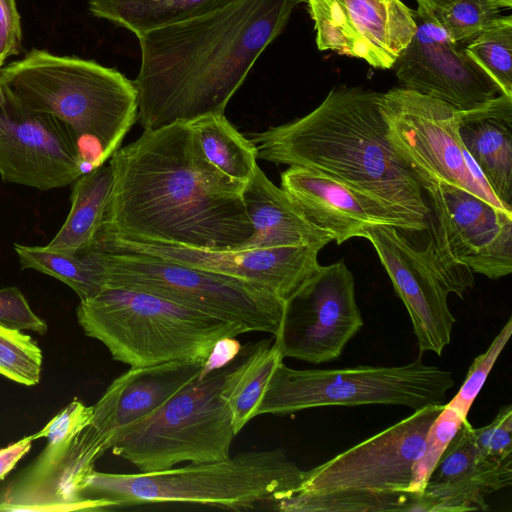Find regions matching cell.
Masks as SVG:
<instances>
[{
  "mask_svg": "<svg viewBox=\"0 0 512 512\" xmlns=\"http://www.w3.org/2000/svg\"><path fill=\"white\" fill-rule=\"evenodd\" d=\"M109 164L112 191L93 244L123 240L230 250L253 235L245 184L207 160L188 122L144 130Z\"/></svg>",
  "mask_w": 512,
  "mask_h": 512,
  "instance_id": "6da1fadb",
  "label": "cell"
},
{
  "mask_svg": "<svg viewBox=\"0 0 512 512\" xmlns=\"http://www.w3.org/2000/svg\"><path fill=\"white\" fill-rule=\"evenodd\" d=\"M302 0H234L204 15L137 36L134 84L144 130L190 122L225 108Z\"/></svg>",
  "mask_w": 512,
  "mask_h": 512,
  "instance_id": "7a4b0ae2",
  "label": "cell"
},
{
  "mask_svg": "<svg viewBox=\"0 0 512 512\" xmlns=\"http://www.w3.org/2000/svg\"><path fill=\"white\" fill-rule=\"evenodd\" d=\"M380 96L337 85L310 113L253 133L250 140L257 158L327 175L422 231L430 209L418 178L389 140Z\"/></svg>",
  "mask_w": 512,
  "mask_h": 512,
  "instance_id": "3957f363",
  "label": "cell"
},
{
  "mask_svg": "<svg viewBox=\"0 0 512 512\" xmlns=\"http://www.w3.org/2000/svg\"><path fill=\"white\" fill-rule=\"evenodd\" d=\"M0 83L70 130L84 173L104 165L137 120L134 81L93 60L32 49L0 69Z\"/></svg>",
  "mask_w": 512,
  "mask_h": 512,
  "instance_id": "277c9868",
  "label": "cell"
},
{
  "mask_svg": "<svg viewBox=\"0 0 512 512\" xmlns=\"http://www.w3.org/2000/svg\"><path fill=\"white\" fill-rule=\"evenodd\" d=\"M443 405H430L304 471L300 486L279 500L281 512L410 511L412 468Z\"/></svg>",
  "mask_w": 512,
  "mask_h": 512,
  "instance_id": "5b68a950",
  "label": "cell"
},
{
  "mask_svg": "<svg viewBox=\"0 0 512 512\" xmlns=\"http://www.w3.org/2000/svg\"><path fill=\"white\" fill-rule=\"evenodd\" d=\"M304 471L282 449L239 453L223 460L132 474L93 471L85 498L113 506L188 503L227 510L269 509L300 486Z\"/></svg>",
  "mask_w": 512,
  "mask_h": 512,
  "instance_id": "8992f818",
  "label": "cell"
},
{
  "mask_svg": "<svg viewBox=\"0 0 512 512\" xmlns=\"http://www.w3.org/2000/svg\"><path fill=\"white\" fill-rule=\"evenodd\" d=\"M76 315L88 337L130 367L205 361L218 340L246 333L239 325L157 295L115 286H105L94 297L80 301Z\"/></svg>",
  "mask_w": 512,
  "mask_h": 512,
  "instance_id": "52a82bcc",
  "label": "cell"
},
{
  "mask_svg": "<svg viewBox=\"0 0 512 512\" xmlns=\"http://www.w3.org/2000/svg\"><path fill=\"white\" fill-rule=\"evenodd\" d=\"M236 358L196 378L149 416L128 428L110 448L112 453L140 472L166 470L182 462H209L230 457L236 434L222 393Z\"/></svg>",
  "mask_w": 512,
  "mask_h": 512,
  "instance_id": "ba28073f",
  "label": "cell"
},
{
  "mask_svg": "<svg viewBox=\"0 0 512 512\" xmlns=\"http://www.w3.org/2000/svg\"><path fill=\"white\" fill-rule=\"evenodd\" d=\"M452 374L420 359L402 366L341 369L275 368L256 416L286 415L324 406L400 405L418 410L443 405Z\"/></svg>",
  "mask_w": 512,
  "mask_h": 512,
  "instance_id": "9c48e42d",
  "label": "cell"
},
{
  "mask_svg": "<svg viewBox=\"0 0 512 512\" xmlns=\"http://www.w3.org/2000/svg\"><path fill=\"white\" fill-rule=\"evenodd\" d=\"M105 286L148 292L242 327L278 333L284 300L248 281L160 257L124 251H93ZM104 286V287H105Z\"/></svg>",
  "mask_w": 512,
  "mask_h": 512,
  "instance_id": "30bf717a",
  "label": "cell"
},
{
  "mask_svg": "<svg viewBox=\"0 0 512 512\" xmlns=\"http://www.w3.org/2000/svg\"><path fill=\"white\" fill-rule=\"evenodd\" d=\"M424 191L432 214L427 249L449 293L462 298L473 272L493 280L512 272V212L445 182Z\"/></svg>",
  "mask_w": 512,
  "mask_h": 512,
  "instance_id": "8fae6325",
  "label": "cell"
},
{
  "mask_svg": "<svg viewBox=\"0 0 512 512\" xmlns=\"http://www.w3.org/2000/svg\"><path fill=\"white\" fill-rule=\"evenodd\" d=\"M379 106L390 142L412 169L423 191L445 182L506 210L461 141L460 111L403 87L381 93Z\"/></svg>",
  "mask_w": 512,
  "mask_h": 512,
  "instance_id": "7c38bea8",
  "label": "cell"
},
{
  "mask_svg": "<svg viewBox=\"0 0 512 512\" xmlns=\"http://www.w3.org/2000/svg\"><path fill=\"white\" fill-rule=\"evenodd\" d=\"M363 326L354 277L343 260L321 266L284 301L273 337L283 358L312 364L337 359Z\"/></svg>",
  "mask_w": 512,
  "mask_h": 512,
  "instance_id": "4fadbf2b",
  "label": "cell"
},
{
  "mask_svg": "<svg viewBox=\"0 0 512 512\" xmlns=\"http://www.w3.org/2000/svg\"><path fill=\"white\" fill-rule=\"evenodd\" d=\"M84 174L70 130L29 109L0 83V176L39 190L61 188Z\"/></svg>",
  "mask_w": 512,
  "mask_h": 512,
  "instance_id": "5bb4252c",
  "label": "cell"
},
{
  "mask_svg": "<svg viewBox=\"0 0 512 512\" xmlns=\"http://www.w3.org/2000/svg\"><path fill=\"white\" fill-rule=\"evenodd\" d=\"M320 250L313 246L208 250L106 240L94 243L89 251H124L160 257L248 281L285 301L319 267L317 256Z\"/></svg>",
  "mask_w": 512,
  "mask_h": 512,
  "instance_id": "9a60e30c",
  "label": "cell"
},
{
  "mask_svg": "<svg viewBox=\"0 0 512 512\" xmlns=\"http://www.w3.org/2000/svg\"><path fill=\"white\" fill-rule=\"evenodd\" d=\"M415 34L394 67L401 87L443 101L458 111L502 94L438 22L413 10Z\"/></svg>",
  "mask_w": 512,
  "mask_h": 512,
  "instance_id": "2e32d148",
  "label": "cell"
},
{
  "mask_svg": "<svg viewBox=\"0 0 512 512\" xmlns=\"http://www.w3.org/2000/svg\"><path fill=\"white\" fill-rule=\"evenodd\" d=\"M363 238L375 248L396 294L410 316L419 352L440 356L451 341L455 318L448 290L435 272L427 247L413 248L398 229L390 225L367 228Z\"/></svg>",
  "mask_w": 512,
  "mask_h": 512,
  "instance_id": "e0dca14e",
  "label": "cell"
},
{
  "mask_svg": "<svg viewBox=\"0 0 512 512\" xmlns=\"http://www.w3.org/2000/svg\"><path fill=\"white\" fill-rule=\"evenodd\" d=\"M107 442L90 424L68 450L45 466L30 465L0 497V511H76L114 507L105 499L85 498L88 476L107 450Z\"/></svg>",
  "mask_w": 512,
  "mask_h": 512,
  "instance_id": "ac0fdd59",
  "label": "cell"
},
{
  "mask_svg": "<svg viewBox=\"0 0 512 512\" xmlns=\"http://www.w3.org/2000/svg\"><path fill=\"white\" fill-rule=\"evenodd\" d=\"M281 188L306 218L338 245L354 237L363 238L365 230L375 225L416 231L379 201L311 169L290 166L281 174Z\"/></svg>",
  "mask_w": 512,
  "mask_h": 512,
  "instance_id": "d6986e66",
  "label": "cell"
},
{
  "mask_svg": "<svg viewBox=\"0 0 512 512\" xmlns=\"http://www.w3.org/2000/svg\"><path fill=\"white\" fill-rule=\"evenodd\" d=\"M204 362L184 359L130 367L111 382L93 405L91 425L111 448L128 428L198 378Z\"/></svg>",
  "mask_w": 512,
  "mask_h": 512,
  "instance_id": "ffe728a7",
  "label": "cell"
},
{
  "mask_svg": "<svg viewBox=\"0 0 512 512\" xmlns=\"http://www.w3.org/2000/svg\"><path fill=\"white\" fill-rule=\"evenodd\" d=\"M466 420L447 446L410 511L461 512L489 509L485 495L512 482V465L479 457Z\"/></svg>",
  "mask_w": 512,
  "mask_h": 512,
  "instance_id": "44dd1931",
  "label": "cell"
},
{
  "mask_svg": "<svg viewBox=\"0 0 512 512\" xmlns=\"http://www.w3.org/2000/svg\"><path fill=\"white\" fill-rule=\"evenodd\" d=\"M243 201L253 235L238 249L313 246L322 249L332 236L311 223L297 203L257 165L245 184Z\"/></svg>",
  "mask_w": 512,
  "mask_h": 512,
  "instance_id": "7402d4cb",
  "label": "cell"
},
{
  "mask_svg": "<svg viewBox=\"0 0 512 512\" xmlns=\"http://www.w3.org/2000/svg\"><path fill=\"white\" fill-rule=\"evenodd\" d=\"M461 141L504 208L512 212V97L460 111Z\"/></svg>",
  "mask_w": 512,
  "mask_h": 512,
  "instance_id": "603a6c76",
  "label": "cell"
},
{
  "mask_svg": "<svg viewBox=\"0 0 512 512\" xmlns=\"http://www.w3.org/2000/svg\"><path fill=\"white\" fill-rule=\"evenodd\" d=\"M364 49L378 69L394 67L416 31L413 10L401 0H338Z\"/></svg>",
  "mask_w": 512,
  "mask_h": 512,
  "instance_id": "cb8c5ba5",
  "label": "cell"
},
{
  "mask_svg": "<svg viewBox=\"0 0 512 512\" xmlns=\"http://www.w3.org/2000/svg\"><path fill=\"white\" fill-rule=\"evenodd\" d=\"M112 185L110 164L79 176L73 182L69 214L46 247L71 255L88 251L102 226Z\"/></svg>",
  "mask_w": 512,
  "mask_h": 512,
  "instance_id": "d4e9b609",
  "label": "cell"
},
{
  "mask_svg": "<svg viewBox=\"0 0 512 512\" xmlns=\"http://www.w3.org/2000/svg\"><path fill=\"white\" fill-rule=\"evenodd\" d=\"M283 360L274 339L242 347L226 377L222 393L236 435L256 417L269 380Z\"/></svg>",
  "mask_w": 512,
  "mask_h": 512,
  "instance_id": "484cf974",
  "label": "cell"
},
{
  "mask_svg": "<svg viewBox=\"0 0 512 512\" xmlns=\"http://www.w3.org/2000/svg\"><path fill=\"white\" fill-rule=\"evenodd\" d=\"M234 0H88L92 15L136 35L198 17Z\"/></svg>",
  "mask_w": 512,
  "mask_h": 512,
  "instance_id": "4316f807",
  "label": "cell"
},
{
  "mask_svg": "<svg viewBox=\"0 0 512 512\" xmlns=\"http://www.w3.org/2000/svg\"><path fill=\"white\" fill-rule=\"evenodd\" d=\"M188 123L207 160L229 178L246 184L257 166L256 145L225 114L205 115Z\"/></svg>",
  "mask_w": 512,
  "mask_h": 512,
  "instance_id": "83f0119b",
  "label": "cell"
},
{
  "mask_svg": "<svg viewBox=\"0 0 512 512\" xmlns=\"http://www.w3.org/2000/svg\"><path fill=\"white\" fill-rule=\"evenodd\" d=\"M14 249L23 269H34L62 281L80 301L94 297L105 286L102 267L93 251L71 255L46 246L22 244H14Z\"/></svg>",
  "mask_w": 512,
  "mask_h": 512,
  "instance_id": "f1b7e54d",
  "label": "cell"
},
{
  "mask_svg": "<svg viewBox=\"0 0 512 512\" xmlns=\"http://www.w3.org/2000/svg\"><path fill=\"white\" fill-rule=\"evenodd\" d=\"M464 53L512 97V17L499 16L465 45Z\"/></svg>",
  "mask_w": 512,
  "mask_h": 512,
  "instance_id": "f546056e",
  "label": "cell"
},
{
  "mask_svg": "<svg viewBox=\"0 0 512 512\" xmlns=\"http://www.w3.org/2000/svg\"><path fill=\"white\" fill-rule=\"evenodd\" d=\"M306 1L314 21L318 49L365 60L364 46L342 4L338 0Z\"/></svg>",
  "mask_w": 512,
  "mask_h": 512,
  "instance_id": "4dcf8cb0",
  "label": "cell"
},
{
  "mask_svg": "<svg viewBox=\"0 0 512 512\" xmlns=\"http://www.w3.org/2000/svg\"><path fill=\"white\" fill-rule=\"evenodd\" d=\"M42 351L20 329L0 325V375L26 386L39 383Z\"/></svg>",
  "mask_w": 512,
  "mask_h": 512,
  "instance_id": "1f68e13d",
  "label": "cell"
},
{
  "mask_svg": "<svg viewBox=\"0 0 512 512\" xmlns=\"http://www.w3.org/2000/svg\"><path fill=\"white\" fill-rule=\"evenodd\" d=\"M92 419L93 406H86L78 399L71 401L40 431L32 435L33 440L47 438V445L31 464L45 466L65 454L76 436L91 424Z\"/></svg>",
  "mask_w": 512,
  "mask_h": 512,
  "instance_id": "d6a6232c",
  "label": "cell"
},
{
  "mask_svg": "<svg viewBox=\"0 0 512 512\" xmlns=\"http://www.w3.org/2000/svg\"><path fill=\"white\" fill-rule=\"evenodd\" d=\"M466 420L455 409L444 404L430 425L425 436L422 453L413 465L408 488L410 494L420 495L422 493L430 474Z\"/></svg>",
  "mask_w": 512,
  "mask_h": 512,
  "instance_id": "836d02e7",
  "label": "cell"
},
{
  "mask_svg": "<svg viewBox=\"0 0 512 512\" xmlns=\"http://www.w3.org/2000/svg\"><path fill=\"white\" fill-rule=\"evenodd\" d=\"M487 0H453L437 15L438 23L458 45H466L500 15Z\"/></svg>",
  "mask_w": 512,
  "mask_h": 512,
  "instance_id": "e575fe53",
  "label": "cell"
},
{
  "mask_svg": "<svg viewBox=\"0 0 512 512\" xmlns=\"http://www.w3.org/2000/svg\"><path fill=\"white\" fill-rule=\"evenodd\" d=\"M511 334L512 318L510 317L488 349L474 359L459 391L448 402L447 405L455 409L463 418L467 419L474 400L485 384L490 371L506 346Z\"/></svg>",
  "mask_w": 512,
  "mask_h": 512,
  "instance_id": "d590c367",
  "label": "cell"
},
{
  "mask_svg": "<svg viewBox=\"0 0 512 512\" xmlns=\"http://www.w3.org/2000/svg\"><path fill=\"white\" fill-rule=\"evenodd\" d=\"M512 405L503 406L493 421L481 428L470 427L476 454L492 463L512 465Z\"/></svg>",
  "mask_w": 512,
  "mask_h": 512,
  "instance_id": "8d00e7d4",
  "label": "cell"
},
{
  "mask_svg": "<svg viewBox=\"0 0 512 512\" xmlns=\"http://www.w3.org/2000/svg\"><path fill=\"white\" fill-rule=\"evenodd\" d=\"M0 325L40 335L48 329L47 324L33 312L23 293L14 286L0 289Z\"/></svg>",
  "mask_w": 512,
  "mask_h": 512,
  "instance_id": "74e56055",
  "label": "cell"
},
{
  "mask_svg": "<svg viewBox=\"0 0 512 512\" xmlns=\"http://www.w3.org/2000/svg\"><path fill=\"white\" fill-rule=\"evenodd\" d=\"M22 29L16 0H0V66L21 49Z\"/></svg>",
  "mask_w": 512,
  "mask_h": 512,
  "instance_id": "f35d334b",
  "label": "cell"
},
{
  "mask_svg": "<svg viewBox=\"0 0 512 512\" xmlns=\"http://www.w3.org/2000/svg\"><path fill=\"white\" fill-rule=\"evenodd\" d=\"M241 349L242 346L236 338L226 337L218 340L205 360L203 369L198 378H202L208 373L232 362L238 356Z\"/></svg>",
  "mask_w": 512,
  "mask_h": 512,
  "instance_id": "ab89813d",
  "label": "cell"
},
{
  "mask_svg": "<svg viewBox=\"0 0 512 512\" xmlns=\"http://www.w3.org/2000/svg\"><path fill=\"white\" fill-rule=\"evenodd\" d=\"M32 435L0 449V481L16 466L31 449Z\"/></svg>",
  "mask_w": 512,
  "mask_h": 512,
  "instance_id": "60d3db41",
  "label": "cell"
},
{
  "mask_svg": "<svg viewBox=\"0 0 512 512\" xmlns=\"http://www.w3.org/2000/svg\"><path fill=\"white\" fill-rule=\"evenodd\" d=\"M417 3L416 13L424 20L438 22L436 15L447 4L453 0H415Z\"/></svg>",
  "mask_w": 512,
  "mask_h": 512,
  "instance_id": "b9f144b4",
  "label": "cell"
},
{
  "mask_svg": "<svg viewBox=\"0 0 512 512\" xmlns=\"http://www.w3.org/2000/svg\"><path fill=\"white\" fill-rule=\"evenodd\" d=\"M497 6L499 9H510L512 7V0H487Z\"/></svg>",
  "mask_w": 512,
  "mask_h": 512,
  "instance_id": "7bdbcfd3",
  "label": "cell"
},
{
  "mask_svg": "<svg viewBox=\"0 0 512 512\" xmlns=\"http://www.w3.org/2000/svg\"><path fill=\"white\" fill-rule=\"evenodd\" d=\"M1 68H2V67L0 66V69H1Z\"/></svg>",
  "mask_w": 512,
  "mask_h": 512,
  "instance_id": "ee69618b",
  "label": "cell"
}]
</instances>
